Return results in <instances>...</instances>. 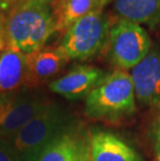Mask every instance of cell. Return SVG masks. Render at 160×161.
Instances as JSON below:
<instances>
[{"label":"cell","mask_w":160,"mask_h":161,"mask_svg":"<svg viewBox=\"0 0 160 161\" xmlns=\"http://www.w3.org/2000/svg\"><path fill=\"white\" fill-rule=\"evenodd\" d=\"M110 24L102 9L94 11L73 23L66 31L59 47L69 59H87L107 45Z\"/></svg>","instance_id":"4"},{"label":"cell","mask_w":160,"mask_h":161,"mask_svg":"<svg viewBox=\"0 0 160 161\" xmlns=\"http://www.w3.org/2000/svg\"><path fill=\"white\" fill-rule=\"evenodd\" d=\"M75 124L66 109L47 103L12 138V146L22 161H37L42 153Z\"/></svg>","instance_id":"2"},{"label":"cell","mask_w":160,"mask_h":161,"mask_svg":"<svg viewBox=\"0 0 160 161\" xmlns=\"http://www.w3.org/2000/svg\"><path fill=\"white\" fill-rule=\"evenodd\" d=\"M0 161H22L12 145L0 139Z\"/></svg>","instance_id":"15"},{"label":"cell","mask_w":160,"mask_h":161,"mask_svg":"<svg viewBox=\"0 0 160 161\" xmlns=\"http://www.w3.org/2000/svg\"><path fill=\"white\" fill-rule=\"evenodd\" d=\"M27 83H29L28 57L6 47L0 55V96L17 92Z\"/></svg>","instance_id":"11"},{"label":"cell","mask_w":160,"mask_h":161,"mask_svg":"<svg viewBox=\"0 0 160 161\" xmlns=\"http://www.w3.org/2000/svg\"><path fill=\"white\" fill-rule=\"evenodd\" d=\"M91 134L73 126L47 147L37 161H91Z\"/></svg>","instance_id":"8"},{"label":"cell","mask_w":160,"mask_h":161,"mask_svg":"<svg viewBox=\"0 0 160 161\" xmlns=\"http://www.w3.org/2000/svg\"><path fill=\"white\" fill-rule=\"evenodd\" d=\"M57 31H66L82 17L100 9L99 0H59L52 5Z\"/></svg>","instance_id":"14"},{"label":"cell","mask_w":160,"mask_h":161,"mask_svg":"<svg viewBox=\"0 0 160 161\" xmlns=\"http://www.w3.org/2000/svg\"><path fill=\"white\" fill-rule=\"evenodd\" d=\"M6 47L29 55L43 49L56 32L51 5L37 0H16L4 21Z\"/></svg>","instance_id":"1"},{"label":"cell","mask_w":160,"mask_h":161,"mask_svg":"<svg viewBox=\"0 0 160 161\" xmlns=\"http://www.w3.org/2000/svg\"><path fill=\"white\" fill-rule=\"evenodd\" d=\"M115 0H99V6H100V9H103L105 6L108 5L111 2H114Z\"/></svg>","instance_id":"18"},{"label":"cell","mask_w":160,"mask_h":161,"mask_svg":"<svg viewBox=\"0 0 160 161\" xmlns=\"http://www.w3.org/2000/svg\"><path fill=\"white\" fill-rule=\"evenodd\" d=\"M16 0H0V5H8V4H13Z\"/></svg>","instance_id":"20"},{"label":"cell","mask_w":160,"mask_h":161,"mask_svg":"<svg viewBox=\"0 0 160 161\" xmlns=\"http://www.w3.org/2000/svg\"><path fill=\"white\" fill-rule=\"evenodd\" d=\"M27 57L29 66V83L53 76L70 60L59 46L43 48L27 55Z\"/></svg>","instance_id":"12"},{"label":"cell","mask_w":160,"mask_h":161,"mask_svg":"<svg viewBox=\"0 0 160 161\" xmlns=\"http://www.w3.org/2000/svg\"><path fill=\"white\" fill-rule=\"evenodd\" d=\"M154 151L156 160L160 161V124L155 127L154 131Z\"/></svg>","instance_id":"17"},{"label":"cell","mask_w":160,"mask_h":161,"mask_svg":"<svg viewBox=\"0 0 160 161\" xmlns=\"http://www.w3.org/2000/svg\"><path fill=\"white\" fill-rule=\"evenodd\" d=\"M46 104L32 94L14 92L0 96V137L13 138Z\"/></svg>","instance_id":"6"},{"label":"cell","mask_w":160,"mask_h":161,"mask_svg":"<svg viewBox=\"0 0 160 161\" xmlns=\"http://www.w3.org/2000/svg\"><path fill=\"white\" fill-rule=\"evenodd\" d=\"M136 98L130 73L115 70L96 85L86 98V114L103 121H118L134 114Z\"/></svg>","instance_id":"3"},{"label":"cell","mask_w":160,"mask_h":161,"mask_svg":"<svg viewBox=\"0 0 160 161\" xmlns=\"http://www.w3.org/2000/svg\"><path fill=\"white\" fill-rule=\"evenodd\" d=\"M135 98L145 107H160V46L151 48L130 72Z\"/></svg>","instance_id":"7"},{"label":"cell","mask_w":160,"mask_h":161,"mask_svg":"<svg viewBox=\"0 0 160 161\" xmlns=\"http://www.w3.org/2000/svg\"><path fill=\"white\" fill-rule=\"evenodd\" d=\"M4 21L5 16L0 12V55L6 48V41H5V32H4Z\"/></svg>","instance_id":"16"},{"label":"cell","mask_w":160,"mask_h":161,"mask_svg":"<svg viewBox=\"0 0 160 161\" xmlns=\"http://www.w3.org/2000/svg\"><path fill=\"white\" fill-rule=\"evenodd\" d=\"M105 75L106 73L97 67L77 66L63 77L51 82L49 87L63 98L77 100L86 98Z\"/></svg>","instance_id":"9"},{"label":"cell","mask_w":160,"mask_h":161,"mask_svg":"<svg viewBox=\"0 0 160 161\" xmlns=\"http://www.w3.org/2000/svg\"><path fill=\"white\" fill-rule=\"evenodd\" d=\"M107 45L110 63L117 70L128 72L147 56L152 41L141 25L120 18L110 26Z\"/></svg>","instance_id":"5"},{"label":"cell","mask_w":160,"mask_h":161,"mask_svg":"<svg viewBox=\"0 0 160 161\" xmlns=\"http://www.w3.org/2000/svg\"><path fill=\"white\" fill-rule=\"evenodd\" d=\"M113 8L121 19L151 28L160 25V0H115Z\"/></svg>","instance_id":"13"},{"label":"cell","mask_w":160,"mask_h":161,"mask_svg":"<svg viewBox=\"0 0 160 161\" xmlns=\"http://www.w3.org/2000/svg\"><path fill=\"white\" fill-rule=\"evenodd\" d=\"M91 161H141L128 143L113 133L97 131L91 134Z\"/></svg>","instance_id":"10"},{"label":"cell","mask_w":160,"mask_h":161,"mask_svg":"<svg viewBox=\"0 0 160 161\" xmlns=\"http://www.w3.org/2000/svg\"><path fill=\"white\" fill-rule=\"evenodd\" d=\"M37 1L42 2V3H45V4H48V5H54L56 2H58L59 0H37Z\"/></svg>","instance_id":"19"}]
</instances>
